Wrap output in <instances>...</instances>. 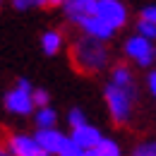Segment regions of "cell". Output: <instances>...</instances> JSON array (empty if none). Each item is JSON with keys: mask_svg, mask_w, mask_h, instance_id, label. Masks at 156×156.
Returning a JSON list of instances; mask_svg holds the SVG:
<instances>
[{"mask_svg": "<svg viewBox=\"0 0 156 156\" xmlns=\"http://www.w3.org/2000/svg\"><path fill=\"white\" fill-rule=\"evenodd\" d=\"M139 20H147V22H154V24H156V5H147V7H142Z\"/></svg>", "mask_w": 156, "mask_h": 156, "instance_id": "obj_20", "label": "cell"}, {"mask_svg": "<svg viewBox=\"0 0 156 156\" xmlns=\"http://www.w3.org/2000/svg\"><path fill=\"white\" fill-rule=\"evenodd\" d=\"M12 156H43L46 151L41 149V144L36 142L34 135H27V132H12L7 137V144Z\"/></svg>", "mask_w": 156, "mask_h": 156, "instance_id": "obj_6", "label": "cell"}, {"mask_svg": "<svg viewBox=\"0 0 156 156\" xmlns=\"http://www.w3.org/2000/svg\"><path fill=\"white\" fill-rule=\"evenodd\" d=\"M147 89H149V94L156 98V70H151L149 77H147Z\"/></svg>", "mask_w": 156, "mask_h": 156, "instance_id": "obj_21", "label": "cell"}, {"mask_svg": "<svg viewBox=\"0 0 156 156\" xmlns=\"http://www.w3.org/2000/svg\"><path fill=\"white\" fill-rule=\"evenodd\" d=\"M84 156H101V154H98L96 149H87V154H84Z\"/></svg>", "mask_w": 156, "mask_h": 156, "instance_id": "obj_24", "label": "cell"}, {"mask_svg": "<svg viewBox=\"0 0 156 156\" xmlns=\"http://www.w3.org/2000/svg\"><path fill=\"white\" fill-rule=\"evenodd\" d=\"M43 156H51V154H43Z\"/></svg>", "mask_w": 156, "mask_h": 156, "instance_id": "obj_25", "label": "cell"}, {"mask_svg": "<svg viewBox=\"0 0 156 156\" xmlns=\"http://www.w3.org/2000/svg\"><path fill=\"white\" fill-rule=\"evenodd\" d=\"M0 156H12V154H10V149H7V147H0Z\"/></svg>", "mask_w": 156, "mask_h": 156, "instance_id": "obj_23", "label": "cell"}, {"mask_svg": "<svg viewBox=\"0 0 156 156\" xmlns=\"http://www.w3.org/2000/svg\"><path fill=\"white\" fill-rule=\"evenodd\" d=\"M34 137H36V142L41 144V149H43L46 154L58 156L60 149L65 147V142H67V137H70V135H65L62 130H58V125H55V127H43V130H36Z\"/></svg>", "mask_w": 156, "mask_h": 156, "instance_id": "obj_7", "label": "cell"}, {"mask_svg": "<svg viewBox=\"0 0 156 156\" xmlns=\"http://www.w3.org/2000/svg\"><path fill=\"white\" fill-rule=\"evenodd\" d=\"M125 55H127V60H132L139 67H151L156 62V46H154V41L135 34V36H130L125 41Z\"/></svg>", "mask_w": 156, "mask_h": 156, "instance_id": "obj_4", "label": "cell"}, {"mask_svg": "<svg viewBox=\"0 0 156 156\" xmlns=\"http://www.w3.org/2000/svg\"><path fill=\"white\" fill-rule=\"evenodd\" d=\"M84 154H87V149H84V147H79L72 137H67V142H65V147L60 149L58 156H84Z\"/></svg>", "mask_w": 156, "mask_h": 156, "instance_id": "obj_15", "label": "cell"}, {"mask_svg": "<svg viewBox=\"0 0 156 156\" xmlns=\"http://www.w3.org/2000/svg\"><path fill=\"white\" fill-rule=\"evenodd\" d=\"M34 103H36V108L39 106H51V96H48V91L46 89H34Z\"/></svg>", "mask_w": 156, "mask_h": 156, "instance_id": "obj_19", "label": "cell"}, {"mask_svg": "<svg viewBox=\"0 0 156 156\" xmlns=\"http://www.w3.org/2000/svg\"><path fill=\"white\" fill-rule=\"evenodd\" d=\"M0 5H2V0H0Z\"/></svg>", "mask_w": 156, "mask_h": 156, "instance_id": "obj_26", "label": "cell"}, {"mask_svg": "<svg viewBox=\"0 0 156 156\" xmlns=\"http://www.w3.org/2000/svg\"><path fill=\"white\" fill-rule=\"evenodd\" d=\"M84 122H87L84 111H82V108H70V113H67V125H70V127H79V125H84Z\"/></svg>", "mask_w": 156, "mask_h": 156, "instance_id": "obj_17", "label": "cell"}, {"mask_svg": "<svg viewBox=\"0 0 156 156\" xmlns=\"http://www.w3.org/2000/svg\"><path fill=\"white\" fill-rule=\"evenodd\" d=\"M94 2H96V0H67L62 7H65L67 20L75 22V24H79L84 17L94 15Z\"/></svg>", "mask_w": 156, "mask_h": 156, "instance_id": "obj_10", "label": "cell"}, {"mask_svg": "<svg viewBox=\"0 0 156 156\" xmlns=\"http://www.w3.org/2000/svg\"><path fill=\"white\" fill-rule=\"evenodd\" d=\"M70 137L77 142L79 147H84V149H94L98 142L103 139L101 130H98L96 125H89V122H84V125H79V127H72Z\"/></svg>", "mask_w": 156, "mask_h": 156, "instance_id": "obj_9", "label": "cell"}, {"mask_svg": "<svg viewBox=\"0 0 156 156\" xmlns=\"http://www.w3.org/2000/svg\"><path fill=\"white\" fill-rule=\"evenodd\" d=\"M137 34L144 36L149 41H156V24L154 22H147V20H139L137 22Z\"/></svg>", "mask_w": 156, "mask_h": 156, "instance_id": "obj_16", "label": "cell"}, {"mask_svg": "<svg viewBox=\"0 0 156 156\" xmlns=\"http://www.w3.org/2000/svg\"><path fill=\"white\" fill-rule=\"evenodd\" d=\"M79 29H82L87 36L98 39V41H108L113 34H115V29H113L108 22H103L98 15H89V17H84V20L79 22Z\"/></svg>", "mask_w": 156, "mask_h": 156, "instance_id": "obj_8", "label": "cell"}, {"mask_svg": "<svg viewBox=\"0 0 156 156\" xmlns=\"http://www.w3.org/2000/svg\"><path fill=\"white\" fill-rule=\"evenodd\" d=\"M72 62L79 72L84 75H94V72H101L108 60H111V53H108V46L106 41H98V39H91V36H82L72 43Z\"/></svg>", "mask_w": 156, "mask_h": 156, "instance_id": "obj_2", "label": "cell"}, {"mask_svg": "<svg viewBox=\"0 0 156 156\" xmlns=\"http://www.w3.org/2000/svg\"><path fill=\"white\" fill-rule=\"evenodd\" d=\"M65 2H67V0H48V5H51V7H62Z\"/></svg>", "mask_w": 156, "mask_h": 156, "instance_id": "obj_22", "label": "cell"}, {"mask_svg": "<svg viewBox=\"0 0 156 156\" xmlns=\"http://www.w3.org/2000/svg\"><path fill=\"white\" fill-rule=\"evenodd\" d=\"M5 111L12 115H34L36 103H34V87L29 79H20L7 94H5Z\"/></svg>", "mask_w": 156, "mask_h": 156, "instance_id": "obj_3", "label": "cell"}, {"mask_svg": "<svg viewBox=\"0 0 156 156\" xmlns=\"http://www.w3.org/2000/svg\"><path fill=\"white\" fill-rule=\"evenodd\" d=\"M132 156H156V139L139 142L135 149H132Z\"/></svg>", "mask_w": 156, "mask_h": 156, "instance_id": "obj_14", "label": "cell"}, {"mask_svg": "<svg viewBox=\"0 0 156 156\" xmlns=\"http://www.w3.org/2000/svg\"><path fill=\"white\" fill-rule=\"evenodd\" d=\"M48 5V0H12L15 10H34V7H43Z\"/></svg>", "mask_w": 156, "mask_h": 156, "instance_id": "obj_18", "label": "cell"}, {"mask_svg": "<svg viewBox=\"0 0 156 156\" xmlns=\"http://www.w3.org/2000/svg\"><path fill=\"white\" fill-rule=\"evenodd\" d=\"M103 98L115 125H127L132 120L137 106V79L127 65H115L111 70V79L103 89Z\"/></svg>", "mask_w": 156, "mask_h": 156, "instance_id": "obj_1", "label": "cell"}, {"mask_svg": "<svg viewBox=\"0 0 156 156\" xmlns=\"http://www.w3.org/2000/svg\"><path fill=\"white\" fill-rule=\"evenodd\" d=\"M34 125H36V130L55 127V125H58V113H55L51 106H39V108L34 111Z\"/></svg>", "mask_w": 156, "mask_h": 156, "instance_id": "obj_11", "label": "cell"}, {"mask_svg": "<svg viewBox=\"0 0 156 156\" xmlns=\"http://www.w3.org/2000/svg\"><path fill=\"white\" fill-rule=\"evenodd\" d=\"M94 149H96L101 156H122V149H120V144H118L115 139H111V137H103V139L98 142Z\"/></svg>", "mask_w": 156, "mask_h": 156, "instance_id": "obj_13", "label": "cell"}, {"mask_svg": "<svg viewBox=\"0 0 156 156\" xmlns=\"http://www.w3.org/2000/svg\"><path fill=\"white\" fill-rule=\"evenodd\" d=\"M41 48H43L46 55H58L60 48H62V34L55 31V29L46 31V34L41 36Z\"/></svg>", "mask_w": 156, "mask_h": 156, "instance_id": "obj_12", "label": "cell"}, {"mask_svg": "<svg viewBox=\"0 0 156 156\" xmlns=\"http://www.w3.org/2000/svg\"><path fill=\"white\" fill-rule=\"evenodd\" d=\"M94 15H98L103 22H108L113 29H120L127 24V7L122 5V0H96Z\"/></svg>", "mask_w": 156, "mask_h": 156, "instance_id": "obj_5", "label": "cell"}]
</instances>
